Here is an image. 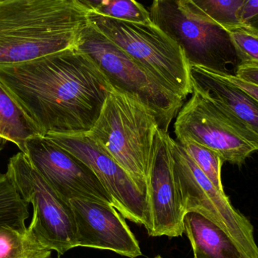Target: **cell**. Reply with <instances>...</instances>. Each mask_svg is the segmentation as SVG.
I'll return each mask as SVG.
<instances>
[{
    "label": "cell",
    "instance_id": "1",
    "mask_svg": "<svg viewBox=\"0 0 258 258\" xmlns=\"http://www.w3.org/2000/svg\"><path fill=\"white\" fill-rule=\"evenodd\" d=\"M0 83L42 135L87 134L112 89L93 60L76 46L0 66Z\"/></svg>",
    "mask_w": 258,
    "mask_h": 258
},
{
    "label": "cell",
    "instance_id": "2",
    "mask_svg": "<svg viewBox=\"0 0 258 258\" xmlns=\"http://www.w3.org/2000/svg\"><path fill=\"white\" fill-rule=\"evenodd\" d=\"M89 12L77 0L0 2V66L75 47Z\"/></svg>",
    "mask_w": 258,
    "mask_h": 258
},
{
    "label": "cell",
    "instance_id": "3",
    "mask_svg": "<svg viewBox=\"0 0 258 258\" xmlns=\"http://www.w3.org/2000/svg\"><path fill=\"white\" fill-rule=\"evenodd\" d=\"M159 128L157 118L144 103L112 87L98 120L86 135L128 173L147 197Z\"/></svg>",
    "mask_w": 258,
    "mask_h": 258
},
{
    "label": "cell",
    "instance_id": "4",
    "mask_svg": "<svg viewBox=\"0 0 258 258\" xmlns=\"http://www.w3.org/2000/svg\"><path fill=\"white\" fill-rule=\"evenodd\" d=\"M149 12L152 22L181 48L189 66L235 75L241 60L230 32L190 0H154Z\"/></svg>",
    "mask_w": 258,
    "mask_h": 258
},
{
    "label": "cell",
    "instance_id": "5",
    "mask_svg": "<svg viewBox=\"0 0 258 258\" xmlns=\"http://www.w3.org/2000/svg\"><path fill=\"white\" fill-rule=\"evenodd\" d=\"M89 22L120 47L161 86L185 100L192 92L189 64L181 48L153 22H132L88 14Z\"/></svg>",
    "mask_w": 258,
    "mask_h": 258
},
{
    "label": "cell",
    "instance_id": "6",
    "mask_svg": "<svg viewBox=\"0 0 258 258\" xmlns=\"http://www.w3.org/2000/svg\"><path fill=\"white\" fill-rule=\"evenodd\" d=\"M76 47L87 54L105 76L112 87L133 95L157 118L168 132L184 100L161 86L120 47L88 23L80 31Z\"/></svg>",
    "mask_w": 258,
    "mask_h": 258
},
{
    "label": "cell",
    "instance_id": "7",
    "mask_svg": "<svg viewBox=\"0 0 258 258\" xmlns=\"http://www.w3.org/2000/svg\"><path fill=\"white\" fill-rule=\"evenodd\" d=\"M21 197L33 205L30 227L36 239L62 255L77 247V229L71 203L60 197L21 152L8 165Z\"/></svg>",
    "mask_w": 258,
    "mask_h": 258
},
{
    "label": "cell",
    "instance_id": "8",
    "mask_svg": "<svg viewBox=\"0 0 258 258\" xmlns=\"http://www.w3.org/2000/svg\"><path fill=\"white\" fill-rule=\"evenodd\" d=\"M174 171L185 212L204 215L225 231L248 258H258L254 227L236 210L189 157L177 141L171 139Z\"/></svg>",
    "mask_w": 258,
    "mask_h": 258
},
{
    "label": "cell",
    "instance_id": "9",
    "mask_svg": "<svg viewBox=\"0 0 258 258\" xmlns=\"http://www.w3.org/2000/svg\"><path fill=\"white\" fill-rule=\"evenodd\" d=\"M177 140L189 139L212 149L224 162L242 166L258 151V139L232 122L209 98L192 89L174 125Z\"/></svg>",
    "mask_w": 258,
    "mask_h": 258
},
{
    "label": "cell",
    "instance_id": "10",
    "mask_svg": "<svg viewBox=\"0 0 258 258\" xmlns=\"http://www.w3.org/2000/svg\"><path fill=\"white\" fill-rule=\"evenodd\" d=\"M23 153L64 200H91L113 206L111 197L90 167L45 135L29 138Z\"/></svg>",
    "mask_w": 258,
    "mask_h": 258
},
{
    "label": "cell",
    "instance_id": "11",
    "mask_svg": "<svg viewBox=\"0 0 258 258\" xmlns=\"http://www.w3.org/2000/svg\"><path fill=\"white\" fill-rule=\"evenodd\" d=\"M80 158L96 174L113 200V207L132 222L150 229L148 198L128 173L87 135H45Z\"/></svg>",
    "mask_w": 258,
    "mask_h": 258
},
{
    "label": "cell",
    "instance_id": "12",
    "mask_svg": "<svg viewBox=\"0 0 258 258\" xmlns=\"http://www.w3.org/2000/svg\"><path fill=\"white\" fill-rule=\"evenodd\" d=\"M171 139L159 128L150 171L148 197L150 236L174 238L184 233V208L174 171Z\"/></svg>",
    "mask_w": 258,
    "mask_h": 258
},
{
    "label": "cell",
    "instance_id": "13",
    "mask_svg": "<svg viewBox=\"0 0 258 258\" xmlns=\"http://www.w3.org/2000/svg\"><path fill=\"white\" fill-rule=\"evenodd\" d=\"M77 229V247L110 250L125 257L142 255L125 218L110 205L86 200L70 201Z\"/></svg>",
    "mask_w": 258,
    "mask_h": 258
},
{
    "label": "cell",
    "instance_id": "14",
    "mask_svg": "<svg viewBox=\"0 0 258 258\" xmlns=\"http://www.w3.org/2000/svg\"><path fill=\"white\" fill-rule=\"evenodd\" d=\"M192 89L209 98L232 122L258 139V101L221 74L190 65Z\"/></svg>",
    "mask_w": 258,
    "mask_h": 258
},
{
    "label": "cell",
    "instance_id": "15",
    "mask_svg": "<svg viewBox=\"0 0 258 258\" xmlns=\"http://www.w3.org/2000/svg\"><path fill=\"white\" fill-rule=\"evenodd\" d=\"M183 223L194 258H248L225 231L202 214L186 212Z\"/></svg>",
    "mask_w": 258,
    "mask_h": 258
},
{
    "label": "cell",
    "instance_id": "16",
    "mask_svg": "<svg viewBox=\"0 0 258 258\" xmlns=\"http://www.w3.org/2000/svg\"><path fill=\"white\" fill-rule=\"evenodd\" d=\"M40 135L33 119L0 83V137L14 143L24 153L27 140Z\"/></svg>",
    "mask_w": 258,
    "mask_h": 258
},
{
    "label": "cell",
    "instance_id": "17",
    "mask_svg": "<svg viewBox=\"0 0 258 258\" xmlns=\"http://www.w3.org/2000/svg\"><path fill=\"white\" fill-rule=\"evenodd\" d=\"M28 204L21 197L10 171L0 174V227L27 230Z\"/></svg>",
    "mask_w": 258,
    "mask_h": 258
},
{
    "label": "cell",
    "instance_id": "18",
    "mask_svg": "<svg viewBox=\"0 0 258 258\" xmlns=\"http://www.w3.org/2000/svg\"><path fill=\"white\" fill-rule=\"evenodd\" d=\"M51 251L40 243L30 227L19 230L0 227V258H51Z\"/></svg>",
    "mask_w": 258,
    "mask_h": 258
},
{
    "label": "cell",
    "instance_id": "19",
    "mask_svg": "<svg viewBox=\"0 0 258 258\" xmlns=\"http://www.w3.org/2000/svg\"><path fill=\"white\" fill-rule=\"evenodd\" d=\"M189 157L219 190L224 191L222 183L223 160L212 149L189 139L177 140Z\"/></svg>",
    "mask_w": 258,
    "mask_h": 258
},
{
    "label": "cell",
    "instance_id": "20",
    "mask_svg": "<svg viewBox=\"0 0 258 258\" xmlns=\"http://www.w3.org/2000/svg\"><path fill=\"white\" fill-rule=\"evenodd\" d=\"M203 14L228 30L242 27L240 13L245 0H190Z\"/></svg>",
    "mask_w": 258,
    "mask_h": 258
},
{
    "label": "cell",
    "instance_id": "21",
    "mask_svg": "<svg viewBox=\"0 0 258 258\" xmlns=\"http://www.w3.org/2000/svg\"><path fill=\"white\" fill-rule=\"evenodd\" d=\"M96 13L132 22H150V12L136 0H104Z\"/></svg>",
    "mask_w": 258,
    "mask_h": 258
},
{
    "label": "cell",
    "instance_id": "22",
    "mask_svg": "<svg viewBox=\"0 0 258 258\" xmlns=\"http://www.w3.org/2000/svg\"><path fill=\"white\" fill-rule=\"evenodd\" d=\"M229 31L239 52L241 65H258V35L243 27Z\"/></svg>",
    "mask_w": 258,
    "mask_h": 258
},
{
    "label": "cell",
    "instance_id": "23",
    "mask_svg": "<svg viewBox=\"0 0 258 258\" xmlns=\"http://www.w3.org/2000/svg\"><path fill=\"white\" fill-rule=\"evenodd\" d=\"M242 27L258 35V0H245L240 13Z\"/></svg>",
    "mask_w": 258,
    "mask_h": 258
},
{
    "label": "cell",
    "instance_id": "24",
    "mask_svg": "<svg viewBox=\"0 0 258 258\" xmlns=\"http://www.w3.org/2000/svg\"><path fill=\"white\" fill-rule=\"evenodd\" d=\"M235 76L240 80L258 86V65H239Z\"/></svg>",
    "mask_w": 258,
    "mask_h": 258
},
{
    "label": "cell",
    "instance_id": "25",
    "mask_svg": "<svg viewBox=\"0 0 258 258\" xmlns=\"http://www.w3.org/2000/svg\"><path fill=\"white\" fill-rule=\"evenodd\" d=\"M217 73V72H216ZM219 74V73H218ZM225 80H228L230 83L236 85L238 87L241 88L244 91L254 97L258 101V86L251 84L248 82L240 80L235 75H229V74H220Z\"/></svg>",
    "mask_w": 258,
    "mask_h": 258
},
{
    "label": "cell",
    "instance_id": "26",
    "mask_svg": "<svg viewBox=\"0 0 258 258\" xmlns=\"http://www.w3.org/2000/svg\"><path fill=\"white\" fill-rule=\"evenodd\" d=\"M104 0H77L83 7L90 12H96L97 9L101 6Z\"/></svg>",
    "mask_w": 258,
    "mask_h": 258
},
{
    "label": "cell",
    "instance_id": "27",
    "mask_svg": "<svg viewBox=\"0 0 258 258\" xmlns=\"http://www.w3.org/2000/svg\"><path fill=\"white\" fill-rule=\"evenodd\" d=\"M8 141L5 138L0 137V152L4 149L5 146L7 144Z\"/></svg>",
    "mask_w": 258,
    "mask_h": 258
},
{
    "label": "cell",
    "instance_id": "28",
    "mask_svg": "<svg viewBox=\"0 0 258 258\" xmlns=\"http://www.w3.org/2000/svg\"><path fill=\"white\" fill-rule=\"evenodd\" d=\"M152 258H163V257H161L160 255H157V256H156V257H152Z\"/></svg>",
    "mask_w": 258,
    "mask_h": 258
},
{
    "label": "cell",
    "instance_id": "29",
    "mask_svg": "<svg viewBox=\"0 0 258 258\" xmlns=\"http://www.w3.org/2000/svg\"><path fill=\"white\" fill-rule=\"evenodd\" d=\"M2 1H6V0H0V2H2Z\"/></svg>",
    "mask_w": 258,
    "mask_h": 258
}]
</instances>
